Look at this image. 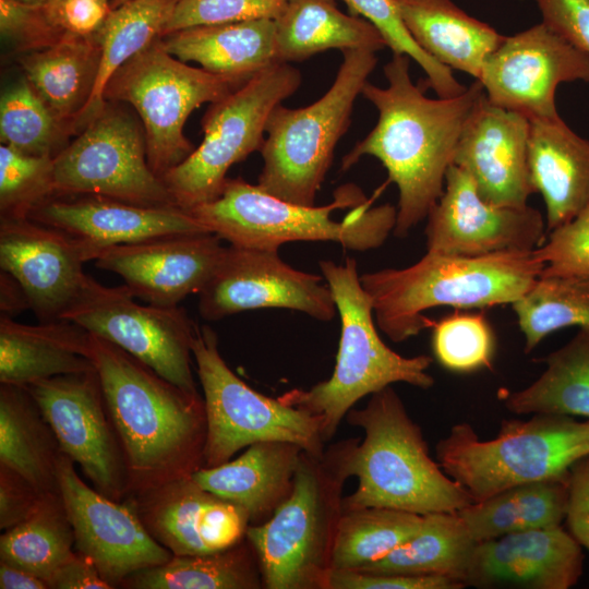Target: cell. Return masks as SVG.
Returning a JSON list of instances; mask_svg holds the SVG:
<instances>
[{
	"label": "cell",
	"mask_w": 589,
	"mask_h": 589,
	"mask_svg": "<svg viewBox=\"0 0 589 589\" xmlns=\"http://www.w3.org/2000/svg\"><path fill=\"white\" fill-rule=\"evenodd\" d=\"M55 196L53 158L33 156L0 146V218L27 217Z\"/></svg>",
	"instance_id": "f6af8a7d"
},
{
	"label": "cell",
	"mask_w": 589,
	"mask_h": 589,
	"mask_svg": "<svg viewBox=\"0 0 589 589\" xmlns=\"http://www.w3.org/2000/svg\"><path fill=\"white\" fill-rule=\"evenodd\" d=\"M91 358L135 495L202 467L206 414L185 393L120 347L89 334Z\"/></svg>",
	"instance_id": "7a4b0ae2"
},
{
	"label": "cell",
	"mask_w": 589,
	"mask_h": 589,
	"mask_svg": "<svg viewBox=\"0 0 589 589\" xmlns=\"http://www.w3.org/2000/svg\"><path fill=\"white\" fill-rule=\"evenodd\" d=\"M262 308L303 312L330 321L336 304L323 278L285 263L278 250L225 247L211 278L199 293V311L207 321Z\"/></svg>",
	"instance_id": "e0dca14e"
},
{
	"label": "cell",
	"mask_w": 589,
	"mask_h": 589,
	"mask_svg": "<svg viewBox=\"0 0 589 589\" xmlns=\"http://www.w3.org/2000/svg\"><path fill=\"white\" fill-rule=\"evenodd\" d=\"M384 74L386 87L368 81L362 88L361 95L377 109L378 120L342 157L341 170L363 156L382 163L399 193L393 232L406 237L442 196L461 131L484 91L476 80L458 96L429 98L411 81L406 55L393 53Z\"/></svg>",
	"instance_id": "6da1fadb"
},
{
	"label": "cell",
	"mask_w": 589,
	"mask_h": 589,
	"mask_svg": "<svg viewBox=\"0 0 589 589\" xmlns=\"http://www.w3.org/2000/svg\"><path fill=\"white\" fill-rule=\"evenodd\" d=\"M57 438L25 386L0 383V465L41 494L58 493Z\"/></svg>",
	"instance_id": "d6a6232c"
},
{
	"label": "cell",
	"mask_w": 589,
	"mask_h": 589,
	"mask_svg": "<svg viewBox=\"0 0 589 589\" xmlns=\"http://www.w3.org/2000/svg\"><path fill=\"white\" fill-rule=\"evenodd\" d=\"M410 36L441 64L479 79L486 57L505 36L453 0H394Z\"/></svg>",
	"instance_id": "f1b7e54d"
},
{
	"label": "cell",
	"mask_w": 589,
	"mask_h": 589,
	"mask_svg": "<svg viewBox=\"0 0 589 589\" xmlns=\"http://www.w3.org/2000/svg\"><path fill=\"white\" fill-rule=\"evenodd\" d=\"M342 56L330 88L315 103L301 108L279 104L269 113L257 182L265 192L293 204L314 205L354 101L377 62L368 49H345Z\"/></svg>",
	"instance_id": "9c48e42d"
},
{
	"label": "cell",
	"mask_w": 589,
	"mask_h": 589,
	"mask_svg": "<svg viewBox=\"0 0 589 589\" xmlns=\"http://www.w3.org/2000/svg\"><path fill=\"white\" fill-rule=\"evenodd\" d=\"M62 318L120 347L185 393L200 396L192 372L197 324L183 308L140 304L125 285L107 287L86 275Z\"/></svg>",
	"instance_id": "4fadbf2b"
},
{
	"label": "cell",
	"mask_w": 589,
	"mask_h": 589,
	"mask_svg": "<svg viewBox=\"0 0 589 589\" xmlns=\"http://www.w3.org/2000/svg\"><path fill=\"white\" fill-rule=\"evenodd\" d=\"M301 81L298 69L275 63L212 103L202 119V143L163 178L175 204L189 211L216 200L229 168L261 151L269 113Z\"/></svg>",
	"instance_id": "7c38bea8"
},
{
	"label": "cell",
	"mask_w": 589,
	"mask_h": 589,
	"mask_svg": "<svg viewBox=\"0 0 589 589\" xmlns=\"http://www.w3.org/2000/svg\"><path fill=\"white\" fill-rule=\"evenodd\" d=\"M542 22L589 55V0H533Z\"/></svg>",
	"instance_id": "f907efd6"
},
{
	"label": "cell",
	"mask_w": 589,
	"mask_h": 589,
	"mask_svg": "<svg viewBox=\"0 0 589 589\" xmlns=\"http://www.w3.org/2000/svg\"><path fill=\"white\" fill-rule=\"evenodd\" d=\"M581 545L561 525L477 542L464 577L476 588L568 589L582 574Z\"/></svg>",
	"instance_id": "cb8c5ba5"
},
{
	"label": "cell",
	"mask_w": 589,
	"mask_h": 589,
	"mask_svg": "<svg viewBox=\"0 0 589 589\" xmlns=\"http://www.w3.org/2000/svg\"><path fill=\"white\" fill-rule=\"evenodd\" d=\"M1 36L19 52L49 48L67 34L50 17L45 4L0 0Z\"/></svg>",
	"instance_id": "c3c4849f"
},
{
	"label": "cell",
	"mask_w": 589,
	"mask_h": 589,
	"mask_svg": "<svg viewBox=\"0 0 589 589\" xmlns=\"http://www.w3.org/2000/svg\"><path fill=\"white\" fill-rule=\"evenodd\" d=\"M89 333L68 321L28 325L0 316V383L27 386L94 370Z\"/></svg>",
	"instance_id": "83f0119b"
},
{
	"label": "cell",
	"mask_w": 589,
	"mask_h": 589,
	"mask_svg": "<svg viewBox=\"0 0 589 589\" xmlns=\"http://www.w3.org/2000/svg\"><path fill=\"white\" fill-rule=\"evenodd\" d=\"M160 41L179 60L219 75L251 77L278 63L275 24L269 19L187 27Z\"/></svg>",
	"instance_id": "f546056e"
},
{
	"label": "cell",
	"mask_w": 589,
	"mask_h": 589,
	"mask_svg": "<svg viewBox=\"0 0 589 589\" xmlns=\"http://www.w3.org/2000/svg\"><path fill=\"white\" fill-rule=\"evenodd\" d=\"M50 425L61 453L79 465L93 488L122 502L129 495L122 448L96 369L25 386Z\"/></svg>",
	"instance_id": "9a60e30c"
},
{
	"label": "cell",
	"mask_w": 589,
	"mask_h": 589,
	"mask_svg": "<svg viewBox=\"0 0 589 589\" xmlns=\"http://www.w3.org/2000/svg\"><path fill=\"white\" fill-rule=\"evenodd\" d=\"M589 455V419L534 413L503 420L494 438H479L468 423L455 424L436 445V459L473 502L515 485L568 478Z\"/></svg>",
	"instance_id": "ba28073f"
},
{
	"label": "cell",
	"mask_w": 589,
	"mask_h": 589,
	"mask_svg": "<svg viewBox=\"0 0 589 589\" xmlns=\"http://www.w3.org/2000/svg\"><path fill=\"white\" fill-rule=\"evenodd\" d=\"M530 121L481 96L459 136L453 165L474 182L486 202L524 207L534 193L528 166Z\"/></svg>",
	"instance_id": "603a6c76"
},
{
	"label": "cell",
	"mask_w": 589,
	"mask_h": 589,
	"mask_svg": "<svg viewBox=\"0 0 589 589\" xmlns=\"http://www.w3.org/2000/svg\"><path fill=\"white\" fill-rule=\"evenodd\" d=\"M89 244L28 217L0 218V267L23 288L40 323L58 321L76 298Z\"/></svg>",
	"instance_id": "ffe728a7"
},
{
	"label": "cell",
	"mask_w": 589,
	"mask_h": 589,
	"mask_svg": "<svg viewBox=\"0 0 589 589\" xmlns=\"http://www.w3.org/2000/svg\"><path fill=\"white\" fill-rule=\"evenodd\" d=\"M476 543L457 512L430 513L406 542L383 560L356 570L440 575L464 584Z\"/></svg>",
	"instance_id": "8d00e7d4"
},
{
	"label": "cell",
	"mask_w": 589,
	"mask_h": 589,
	"mask_svg": "<svg viewBox=\"0 0 589 589\" xmlns=\"http://www.w3.org/2000/svg\"><path fill=\"white\" fill-rule=\"evenodd\" d=\"M278 63L305 60L329 49H384L377 28L361 16L346 14L335 0H287L274 20Z\"/></svg>",
	"instance_id": "4dcf8cb0"
},
{
	"label": "cell",
	"mask_w": 589,
	"mask_h": 589,
	"mask_svg": "<svg viewBox=\"0 0 589 589\" xmlns=\"http://www.w3.org/2000/svg\"><path fill=\"white\" fill-rule=\"evenodd\" d=\"M318 265L340 316L336 364L328 380L309 389L286 392L278 398L318 417L327 442L364 396L399 382L426 389L434 385V378L428 373L431 357H404L378 336L372 303L362 288L356 260L349 257L344 264L320 261Z\"/></svg>",
	"instance_id": "8992f818"
},
{
	"label": "cell",
	"mask_w": 589,
	"mask_h": 589,
	"mask_svg": "<svg viewBox=\"0 0 589 589\" xmlns=\"http://www.w3.org/2000/svg\"><path fill=\"white\" fill-rule=\"evenodd\" d=\"M124 501L152 537L173 555H203L229 549L250 525L238 505L199 485L191 476L176 479Z\"/></svg>",
	"instance_id": "44dd1931"
},
{
	"label": "cell",
	"mask_w": 589,
	"mask_h": 589,
	"mask_svg": "<svg viewBox=\"0 0 589 589\" xmlns=\"http://www.w3.org/2000/svg\"><path fill=\"white\" fill-rule=\"evenodd\" d=\"M549 232L532 251L543 265L540 276L589 278V207Z\"/></svg>",
	"instance_id": "bcb514c9"
},
{
	"label": "cell",
	"mask_w": 589,
	"mask_h": 589,
	"mask_svg": "<svg viewBox=\"0 0 589 589\" xmlns=\"http://www.w3.org/2000/svg\"><path fill=\"white\" fill-rule=\"evenodd\" d=\"M351 15L372 23L382 34L386 46L395 55H406L424 71V87L432 88L437 97L449 98L466 91L453 75L452 70L420 48L404 25L394 0H342Z\"/></svg>",
	"instance_id": "ee69618b"
},
{
	"label": "cell",
	"mask_w": 589,
	"mask_h": 589,
	"mask_svg": "<svg viewBox=\"0 0 589 589\" xmlns=\"http://www.w3.org/2000/svg\"><path fill=\"white\" fill-rule=\"evenodd\" d=\"M422 516L386 507L342 509L332 569H362L383 560L418 531Z\"/></svg>",
	"instance_id": "ab89813d"
},
{
	"label": "cell",
	"mask_w": 589,
	"mask_h": 589,
	"mask_svg": "<svg viewBox=\"0 0 589 589\" xmlns=\"http://www.w3.org/2000/svg\"><path fill=\"white\" fill-rule=\"evenodd\" d=\"M55 196L100 195L145 206H177L147 161L143 127L115 103L53 158Z\"/></svg>",
	"instance_id": "5bb4252c"
},
{
	"label": "cell",
	"mask_w": 589,
	"mask_h": 589,
	"mask_svg": "<svg viewBox=\"0 0 589 589\" xmlns=\"http://www.w3.org/2000/svg\"><path fill=\"white\" fill-rule=\"evenodd\" d=\"M50 589H112L96 566L83 554L74 551L48 579Z\"/></svg>",
	"instance_id": "11a10c76"
},
{
	"label": "cell",
	"mask_w": 589,
	"mask_h": 589,
	"mask_svg": "<svg viewBox=\"0 0 589 589\" xmlns=\"http://www.w3.org/2000/svg\"><path fill=\"white\" fill-rule=\"evenodd\" d=\"M127 1H130V0H111L110 1V7L111 9H115L117 7H119L120 4L127 2Z\"/></svg>",
	"instance_id": "91938a15"
},
{
	"label": "cell",
	"mask_w": 589,
	"mask_h": 589,
	"mask_svg": "<svg viewBox=\"0 0 589 589\" xmlns=\"http://www.w3.org/2000/svg\"><path fill=\"white\" fill-rule=\"evenodd\" d=\"M74 533L60 493L47 494L37 508L0 537V560L48 582L74 553Z\"/></svg>",
	"instance_id": "f35d334b"
},
{
	"label": "cell",
	"mask_w": 589,
	"mask_h": 589,
	"mask_svg": "<svg viewBox=\"0 0 589 589\" xmlns=\"http://www.w3.org/2000/svg\"><path fill=\"white\" fill-rule=\"evenodd\" d=\"M286 2L287 0H179L163 36L199 25L275 20Z\"/></svg>",
	"instance_id": "7dc6e473"
},
{
	"label": "cell",
	"mask_w": 589,
	"mask_h": 589,
	"mask_svg": "<svg viewBox=\"0 0 589 589\" xmlns=\"http://www.w3.org/2000/svg\"><path fill=\"white\" fill-rule=\"evenodd\" d=\"M431 326L433 354L444 369L470 373L491 368L496 338L484 313L457 309Z\"/></svg>",
	"instance_id": "7bdbcfd3"
},
{
	"label": "cell",
	"mask_w": 589,
	"mask_h": 589,
	"mask_svg": "<svg viewBox=\"0 0 589 589\" xmlns=\"http://www.w3.org/2000/svg\"><path fill=\"white\" fill-rule=\"evenodd\" d=\"M512 306L529 353L556 330L589 326V278L540 276Z\"/></svg>",
	"instance_id": "60d3db41"
},
{
	"label": "cell",
	"mask_w": 589,
	"mask_h": 589,
	"mask_svg": "<svg viewBox=\"0 0 589 589\" xmlns=\"http://www.w3.org/2000/svg\"><path fill=\"white\" fill-rule=\"evenodd\" d=\"M0 310L2 315L12 317L29 308L26 293L21 285L8 273L1 271Z\"/></svg>",
	"instance_id": "9f6ffc18"
},
{
	"label": "cell",
	"mask_w": 589,
	"mask_h": 589,
	"mask_svg": "<svg viewBox=\"0 0 589 589\" xmlns=\"http://www.w3.org/2000/svg\"><path fill=\"white\" fill-rule=\"evenodd\" d=\"M27 217L89 244L98 255L113 245L209 232L175 205L145 206L91 194L52 196L34 207Z\"/></svg>",
	"instance_id": "d4e9b609"
},
{
	"label": "cell",
	"mask_w": 589,
	"mask_h": 589,
	"mask_svg": "<svg viewBox=\"0 0 589 589\" xmlns=\"http://www.w3.org/2000/svg\"><path fill=\"white\" fill-rule=\"evenodd\" d=\"M567 501L568 478L550 479L512 486L457 513L472 539L482 542L560 526L565 519Z\"/></svg>",
	"instance_id": "836d02e7"
},
{
	"label": "cell",
	"mask_w": 589,
	"mask_h": 589,
	"mask_svg": "<svg viewBox=\"0 0 589 589\" xmlns=\"http://www.w3.org/2000/svg\"><path fill=\"white\" fill-rule=\"evenodd\" d=\"M207 231L231 245L278 250L288 242L333 241L345 249L381 247L396 225L397 208L373 206L354 184L335 190L324 206H304L276 197L242 178H227L214 201L187 211Z\"/></svg>",
	"instance_id": "5b68a950"
},
{
	"label": "cell",
	"mask_w": 589,
	"mask_h": 589,
	"mask_svg": "<svg viewBox=\"0 0 589 589\" xmlns=\"http://www.w3.org/2000/svg\"><path fill=\"white\" fill-rule=\"evenodd\" d=\"M57 482L73 529L75 551L87 557L113 588L130 575L172 557L147 531L129 502L111 500L89 486L63 453L57 464Z\"/></svg>",
	"instance_id": "ac0fdd59"
},
{
	"label": "cell",
	"mask_w": 589,
	"mask_h": 589,
	"mask_svg": "<svg viewBox=\"0 0 589 589\" xmlns=\"http://www.w3.org/2000/svg\"><path fill=\"white\" fill-rule=\"evenodd\" d=\"M347 421L364 437L348 440L345 467L358 478L357 490L342 498V509L386 507L426 515L456 513L473 503L467 490L444 472L429 453L420 426L400 397L387 386L371 395Z\"/></svg>",
	"instance_id": "3957f363"
},
{
	"label": "cell",
	"mask_w": 589,
	"mask_h": 589,
	"mask_svg": "<svg viewBox=\"0 0 589 589\" xmlns=\"http://www.w3.org/2000/svg\"><path fill=\"white\" fill-rule=\"evenodd\" d=\"M529 121L530 181L544 201L550 231L589 207V141L560 116Z\"/></svg>",
	"instance_id": "4316f807"
},
{
	"label": "cell",
	"mask_w": 589,
	"mask_h": 589,
	"mask_svg": "<svg viewBox=\"0 0 589 589\" xmlns=\"http://www.w3.org/2000/svg\"><path fill=\"white\" fill-rule=\"evenodd\" d=\"M192 353L206 414L202 467L225 464L240 449L263 441L290 442L315 456L324 453L321 419L247 385L220 356L209 326H196Z\"/></svg>",
	"instance_id": "8fae6325"
},
{
	"label": "cell",
	"mask_w": 589,
	"mask_h": 589,
	"mask_svg": "<svg viewBox=\"0 0 589 589\" xmlns=\"http://www.w3.org/2000/svg\"><path fill=\"white\" fill-rule=\"evenodd\" d=\"M213 232L181 233L105 249L98 268L118 274L148 304L172 308L200 293L225 247Z\"/></svg>",
	"instance_id": "7402d4cb"
},
{
	"label": "cell",
	"mask_w": 589,
	"mask_h": 589,
	"mask_svg": "<svg viewBox=\"0 0 589 589\" xmlns=\"http://www.w3.org/2000/svg\"><path fill=\"white\" fill-rule=\"evenodd\" d=\"M543 265L530 252L481 256L428 252L405 268L360 276L376 325L394 342L432 325L423 314L436 306L483 309L513 304L540 277Z\"/></svg>",
	"instance_id": "277c9868"
},
{
	"label": "cell",
	"mask_w": 589,
	"mask_h": 589,
	"mask_svg": "<svg viewBox=\"0 0 589 589\" xmlns=\"http://www.w3.org/2000/svg\"><path fill=\"white\" fill-rule=\"evenodd\" d=\"M41 494L24 478L0 465V528L7 530L26 519L39 505Z\"/></svg>",
	"instance_id": "f5cc1de1"
},
{
	"label": "cell",
	"mask_w": 589,
	"mask_h": 589,
	"mask_svg": "<svg viewBox=\"0 0 589 589\" xmlns=\"http://www.w3.org/2000/svg\"><path fill=\"white\" fill-rule=\"evenodd\" d=\"M45 7L60 28L81 36L95 34L111 11L109 0H51Z\"/></svg>",
	"instance_id": "816d5d0a"
},
{
	"label": "cell",
	"mask_w": 589,
	"mask_h": 589,
	"mask_svg": "<svg viewBox=\"0 0 589 589\" xmlns=\"http://www.w3.org/2000/svg\"><path fill=\"white\" fill-rule=\"evenodd\" d=\"M1 589H50L41 577L0 560Z\"/></svg>",
	"instance_id": "6f0895ef"
},
{
	"label": "cell",
	"mask_w": 589,
	"mask_h": 589,
	"mask_svg": "<svg viewBox=\"0 0 589 589\" xmlns=\"http://www.w3.org/2000/svg\"><path fill=\"white\" fill-rule=\"evenodd\" d=\"M478 81L493 105L529 120L556 118L557 86L589 83V55L541 22L505 36L486 57Z\"/></svg>",
	"instance_id": "2e32d148"
},
{
	"label": "cell",
	"mask_w": 589,
	"mask_h": 589,
	"mask_svg": "<svg viewBox=\"0 0 589 589\" xmlns=\"http://www.w3.org/2000/svg\"><path fill=\"white\" fill-rule=\"evenodd\" d=\"M249 79L188 65L169 53L158 38L116 71L104 96L106 101L128 103L136 110L148 165L163 179L195 149L183 133L191 112L221 99Z\"/></svg>",
	"instance_id": "30bf717a"
},
{
	"label": "cell",
	"mask_w": 589,
	"mask_h": 589,
	"mask_svg": "<svg viewBox=\"0 0 589 589\" xmlns=\"http://www.w3.org/2000/svg\"><path fill=\"white\" fill-rule=\"evenodd\" d=\"M100 55L95 34L67 33L53 46L24 53L20 60L25 77L72 134L94 91Z\"/></svg>",
	"instance_id": "1f68e13d"
},
{
	"label": "cell",
	"mask_w": 589,
	"mask_h": 589,
	"mask_svg": "<svg viewBox=\"0 0 589 589\" xmlns=\"http://www.w3.org/2000/svg\"><path fill=\"white\" fill-rule=\"evenodd\" d=\"M347 441L321 456L302 452L290 495L245 537L268 589H326L342 514Z\"/></svg>",
	"instance_id": "52a82bcc"
},
{
	"label": "cell",
	"mask_w": 589,
	"mask_h": 589,
	"mask_svg": "<svg viewBox=\"0 0 589 589\" xmlns=\"http://www.w3.org/2000/svg\"><path fill=\"white\" fill-rule=\"evenodd\" d=\"M303 449L293 443H254L236 459L192 473L206 491L241 507L250 525L267 520L290 495Z\"/></svg>",
	"instance_id": "484cf974"
},
{
	"label": "cell",
	"mask_w": 589,
	"mask_h": 589,
	"mask_svg": "<svg viewBox=\"0 0 589 589\" xmlns=\"http://www.w3.org/2000/svg\"><path fill=\"white\" fill-rule=\"evenodd\" d=\"M465 585L440 575H406L356 569H332L326 589H461Z\"/></svg>",
	"instance_id": "681fc988"
},
{
	"label": "cell",
	"mask_w": 589,
	"mask_h": 589,
	"mask_svg": "<svg viewBox=\"0 0 589 589\" xmlns=\"http://www.w3.org/2000/svg\"><path fill=\"white\" fill-rule=\"evenodd\" d=\"M71 134L25 76L1 95V144L28 155L55 158Z\"/></svg>",
	"instance_id": "b9f144b4"
},
{
	"label": "cell",
	"mask_w": 589,
	"mask_h": 589,
	"mask_svg": "<svg viewBox=\"0 0 589 589\" xmlns=\"http://www.w3.org/2000/svg\"><path fill=\"white\" fill-rule=\"evenodd\" d=\"M546 368L529 386L500 394L515 414H563L589 419V326L579 327L563 347L544 359Z\"/></svg>",
	"instance_id": "d590c367"
},
{
	"label": "cell",
	"mask_w": 589,
	"mask_h": 589,
	"mask_svg": "<svg viewBox=\"0 0 589 589\" xmlns=\"http://www.w3.org/2000/svg\"><path fill=\"white\" fill-rule=\"evenodd\" d=\"M15 1L27 3V4H34V5H44L51 0H15Z\"/></svg>",
	"instance_id": "680465c9"
},
{
	"label": "cell",
	"mask_w": 589,
	"mask_h": 589,
	"mask_svg": "<svg viewBox=\"0 0 589 589\" xmlns=\"http://www.w3.org/2000/svg\"><path fill=\"white\" fill-rule=\"evenodd\" d=\"M426 219L428 252L466 256L530 252L545 239L538 209L486 202L472 179L455 165L448 168L444 192Z\"/></svg>",
	"instance_id": "d6986e66"
},
{
	"label": "cell",
	"mask_w": 589,
	"mask_h": 589,
	"mask_svg": "<svg viewBox=\"0 0 589 589\" xmlns=\"http://www.w3.org/2000/svg\"><path fill=\"white\" fill-rule=\"evenodd\" d=\"M565 520L572 537L589 551V455L570 467Z\"/></svg>",
	"instance_id": "db71d44e"
},
{
	"label": "cell",
	"mask_w": 589,
	"mask_h": 589,
	"mask_svg": "<svg viewBox=\"0 0 589 589\" xmlns=\"http://www.w3.org/2000/svg\"><path fill=\"white\" fill-rule=\"evenodd\" d=\"M179 0H130L111 9L95 33L100 64L92 96L74 127L81 132L106 104L105 88L116 71L164 34Z\"/></svg>",
	"instance_id": "e575fe53"
},
{
	"label": "cell",
	"mask_w": 589,
	"mask_h": 589,
	"mask_svg": "<svg viewBox=\"0 0 589 589\" xmlns=\"http://www.w3.org/2000/svg\"><path fill=\"white\" fill-rule=\"evenodd\" d=\"M263 585L251 543L211 554L172 555L164 564L139 570L120 587L131 589H256Z\"/></svg>",
	"instance_id": "74e56055"
}]
</instances>
